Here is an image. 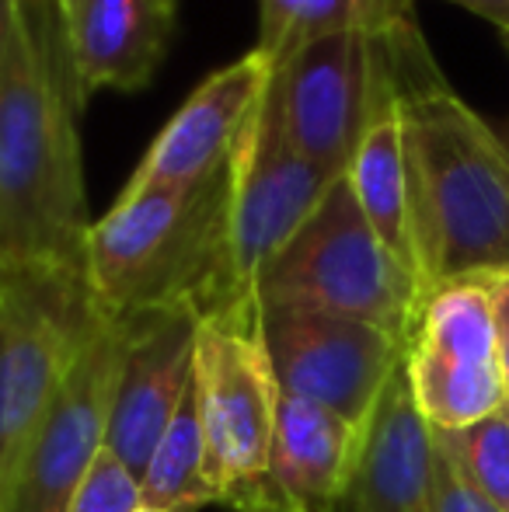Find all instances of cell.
Returning <instances> with one entry per match:
<instances>
[{
    "mask_svg": "<svg viewBox=\"0 0 509 512\" xmlns=\"http://www.w3.org/2000/svg\"><path fill=\"white\" fill-rule=\"evenodd\" d=\"M412 189L422 297L509 269V147L436 63L415 11L384 28Z\"/></svg>",
    "mask_w": 509,
    "mask_h": 512,
    "instance_id": "obj_1",
    "label": "cell"
},
{
    "mask_svg": "<svg viewBox=\"0 0 509 512\" xmlns=\"http://www.w3.org/2000/svg\"><path fill=\"white\" fill-rule=\"evenodd\" d=\"M88 91L56 0H18L0 60V262L84 265Z\"/></svg>",
    "mask_w": 509,
    "mask_h": 512,
    "instance_id": "obj_2",
    "label": "cell"
},
{
    "mask_svg": "<svg viewBox=\"0 0 509 512\" xmlns=\"http://www.w3.org/2000/svg\"><path fill=\"white\" fill-rule=\"evenodd\" d=\"M231 199L234 157L203 182L123 189L84 241V276L102 310H192L203 321L245 300L231 276Z\"/></svg>",
    "mask_w": 509,
    "mask_h": 512,
    "instance_id": "obj_3",
    "label": "cell"
},
{
    "mask_svg": "<svg viewBox=\"0 0 509 512\" xmlns=\"http://www.w3.org/2000/svg\"><path fill=\"white\" fill-rule=\"evenodd\" d=\"M252 300L258 310L290 307L353 317L391 331L408 345L422 307V286L384 248L342 175L311 220L258 276Z\"/></svg>",
    "mask_w": 509,
    "mask_h": 512,
    "instance_id": "obj_4",
    "label": "cell"
},
{
    "mask_svg": "<svg viewBox=\"0 0 509 512\" xmlns=\"http://www.w3.org/2000/svg\"><path fill=\"white\" fill-rule=\"evenodd\" d=\"M196 394L206 436V481L220 506L238 512L269 502V460L283 391L272 373L255 300L199 321Z\"/></svg>",
    "mask_w": 509,
    "mask_h": 512,
    "instance_id": "obj_5",
    "label": "cell"
},
{
    "mask_svg": "<svg viewBox=\"0 0 509 512\" xmlns=\"http://www.w3.org/2000/svg\"><path fill=\"white\" fill-rule=\"evenodd\" d=\"M98 314L84 265L0 262V495Z\"/></svg>",
    "mask_w": 509,
    "mask_h": 512,
    "instance_id": "obj_6",
    "label": "cell"
},
{
    "mask_svg": "<svg viewBox=\"0 0 509 512\" xmlns=\"http://www.w3.org/2000/svg\"><path fill=\"white\" fill-rule=\"evenodd\" d=\"M102 307V304H98ZM129 338V317L109 310L95 317L67 380L46 415L28 436L7 488L0 512H67L77 488L105 453L112 398Z\"/></svg>",
    "mask_w": 509,
    "mask_h": 512,
    "instance_id": "obj_7",
    "label": "cell"
},
{
    "mask_svg": "<svg viewBox=\"0 0 509 512\" xmlns=\"http://www.w3.org/2000/svg\"><path fill=\"white\" fill-rule=\"evenodd\" d=\"M401 366L433 432L464 429L509 405L485 276L450 279L422 297Z\"/></svg>",
    "mask_w": 509,
    "mask_h": 512,
    "instance_id": "obj_8",
    "label": "cell"
},
{
    "mask_svg": "<svg viewBox=\"0 0 509 512\" xmlns=\"http://www.w3.org/2000/svg\"><path fill=\"white\" fill-rule=\"evenodd\" d=\"M339 178L342 175L325 171L286 140L265 81L234 150L231 276L238 297L252 300L258 276L311 220Z\"/></svg>",
    "mask_w": 509,
    "mask_h": 512,
    "instance_id": "obj_9",
    "label": "cell"
},
{
    "mask_svg": "<svg viewBox=\"0 0 509 512\" xmlns=\"http://www.w3.org/2000/svg\"><path fill=\"white\" fill-rule=\"evenodd\" d=\"M381 70V32L314 39L269 67V102L286 140L332 175L360 147Z\"/></svg>",
    "mask_w": 509,
    "mask_h": 512,
    "instance_id": "obj_10",
    "label": "cell"
},
{
    "mask_svg": "<svg viewBox=\"0 0 509 512\" xmlns=\"http://www.w3.org/2000/svg\"><path fill=\"white\" fill-rule=\"evenodd\" d=\"M262 335L279 391L332 408L356 429L405 359V342L391 331L314 310H262Z\"/></svg>",
    "mask_w": 509,
    "mask_h": 512,
    "instance_id": "obj_11",
    "label": "cell"
},
{
    "mask_svg": "<svg viewBox=\"0 0 509 512\" xmlns=\"http://www.w3.org/2000/svg\"><path fill=\"white\" fill-rule=\"evenodd\" d=\"M199 314L147 310L129 317V338L112 398L105 450L143 481L171 415L182 405L196 373Z\"/></svg>",
    "mask_w": 509,
    "mask_h": 512,
    "instance_id": "obj_12",
    "label": "cell"
},
{
    "mask_svg": "<svg viewBox=\"0 0 509 512\" xmlns=\"http://www.w3.org/2000/svg\"><path fill=\"white\" fill-rule=\"evenodd\" d=\"M269 67L272 63L258 49H248L231 67L213 70L164 122L126 189L189 185L224 168L238 150L248 115L269 81Z\"/></svg>",
    "mask_w": 509,
    "mask_h": 512,
    "instance_id": "obj_13",
    "label": "cell"
},
{
    "mask_svg": "<svg viewBox=\"0 0 509 512\" xmlns=\"http://www.w3.org/2000/svg\"><path fill=\"white\" fill-rule=\"evenodd\" d=\"M429 474L433 429L415 408L401 366L360 429L356 460L332 512H429Z\"/></svg>",
    "mask_w": 509,
    "mask_h": 512,
    "instance_id": "obj_14",
    "label": "cell"
},
{
    "mask_svg": "<svg viewBox=\"0 0 509 512\" xmlns=\"http://www.w3.org/2000/svg\"><path fill=\"white\" fill-rule=\"evenodd\" d=\"M84 91H140L175 32V0H56Z\"/></svg>",
    "mask_w": 509,
    "mask_h": 512,
    "instance_id": "obj_15",
    "label": "cell"
},
{
    "mask_svg": "<svg viewBox=\"0 0 509 512\" xmlns=\"http://www.w3.org/2000/svg\"><path fill=\"white\" fill-rule=\"evenodd\" d=\"M356 446H360V429L353 422H346L325 405L283 394L276 436H272L269 502L265 506L332 512L356 460Z\"/></svg>",
    "mask_w": 509,
    "mask_h": 512,
    "instance_id": "obj_16",
    "label": "cell"
},
{
    "mask_svg": "<svg viewBox=\"0 0 509 512\" xmlns=\"http://www.w3.org/2000/svg\"><path fill=\"white\" fill-rule=\"evenodd\" d=\"M346 182L353 189L363 216L370 220V227L384 241V248L419 279L405 133H401V112H398V98H394L391 67H387L384 32H381V70H377L374 102H370L367 126H363L360 147H356L353 164L346 171Z\"/></svg>",
    "mask_w": 509,
    "mask_h": 512,
    "instance_id": "obj_17",
    "label": "cell"
},
{
    "mask_svg": "<svg viewBox=\"0 0 509 512\" xmlns=\"http://www.w3.org/2000/svg\"><path fill=\"white\" fill-rule=\"evenodd\" d=\"M408 11H415V0H258L255 49L279 63L325 35L384 32Z\"/></svg>",
    "mask_w": 509,
    "mask_h": 512,
    "instance_id": "obj_18",
    "label": "cell"
},
{
    "mask_svg": "<svg viewBox=\"0 0 509 512\" xmlns=\"http://www.w3.org/2000/svg\"><path fill=\"white\" fill-rule=\"evenodd\" d=\"M210 481H206V436L199 418L196 373L185 391L182 405L171 415L168 432L157 443L140 481V506L157 512H199L213 506Z\"/></svg>",
    "mask_w": 509,
    "mask_h": 512,
    "instance_id": "obj_19",
    "label": "cell"
},
{
    "mask_svg": "<svg viewBox=\"0 0 509 512\" xmlns=\"http://www.w3.org/2000/svg\"><path fill=\"white\" fill-rule=\"evenodd\" d=\"M433 443L475 492L509 512V405L464 429L433 432Z\"/></svg>",
    "mask_w": 509,
    "mask_h": 512,
    "instance_id": "obj_20",
    "label": "cell"
},
{
    "mask_svg": "<svg viewBox=\"0 0 509 512\" xmlns=\"http://www.w3.org/2000/svg\"><path fill=\"white\" fill-rule=\"evenodd\" d=\"M140 509V481L112 457L109 450L95 460L84 485L77 488L67 512H136Z\"/></svg>",
    "mask_w": 509,
    "mask_h": 512,
    "instance_id": "obj_21",
    "label": "cell"
},
{
    "mask_svg": "<svg viewBox=\"0 0 509 512\" xmlns=\"http://www.w3.org/2000/svg\"><path fill=\"white\" fill-rule=\"evenodd\" d=\"M429 512H503L482 492L457 474V467L436 450L433 443V474H429Z\"/></svg>",
    "mask_w": 509,
    "mask_h": 512,
    "instance_id": "obj_22",
    "label": "cell"
},
{
    "mask_svg": "<svg viewBox=\"0 0 509 512\" xmlns=\"http://www.w3.org/2000/svg\"><path fill=\"white\" fill-rule=\"evenodd\" d=\"M492 297V317H496V342H499V363H503L506 398H509V269L485 276Z\"/></svg>",
    "mask_w": 509,
    "mask_h": 512,
    "instance_id": "obj_23",
    "label": "cell"
},
{
    "mask_svg": "<svg viewBox=\"0 0 509 512\" xmlns=\"http://www.w3.org/2000/svg\"><path fill=\"white\" fill-rule=\"evenodd\" d=\"M447 4H457V7H464V11L485 18L489 25H496L499 32H503V39L509 42V0H447Z\"/></svg>",
    "mask_w": 509,
    "mask_h": 512,
    "instance_id": "obj_24",
    "label": "cell"
},
{
    "mask_svg": "<svg viewBox=\"0 0 509 512\" xmlns=\"http://www.w3.org/2000/svg\"><path fill=\"white\" fill-rule=\"evenodd\" d=\"M14 11H18V0H0V60H4L7 39H11Z\"/></svg>",
    "mask_w": 509,
    "mask_h": 512,
    "instance_id": "obj_25",
    "label": "cell"
},
{
    "mask_svg": "<svg viewBox=\"0 0 509 512\" xmlns=\"http://www.w3.org/2000/svg\"><path fill=\"white\" fill-rule=\"evenodd\" d=\"M252 512H293V509H272V506H265V509H252Z\"/></svg>",
    "mask_w": 509,
    "mask_h": 512,
    "instance_id": "obj_26",
    "label": "cell"
},
{
    "mask_svg": "<svg viewBox=\"0 0 509 512\" xmlns=\"http://www.w3.org/2000/svg\"><path fill=\"white\" fill-rule=\"evenodd\" d=\"M136 512H157V509H147V506H140V509H136Z\"/></svg>",
    "mask_w": 509,
    "mask_h": 512,
    "instance_id": "obj_27",
    "label": "cell"
}]
</instances>
